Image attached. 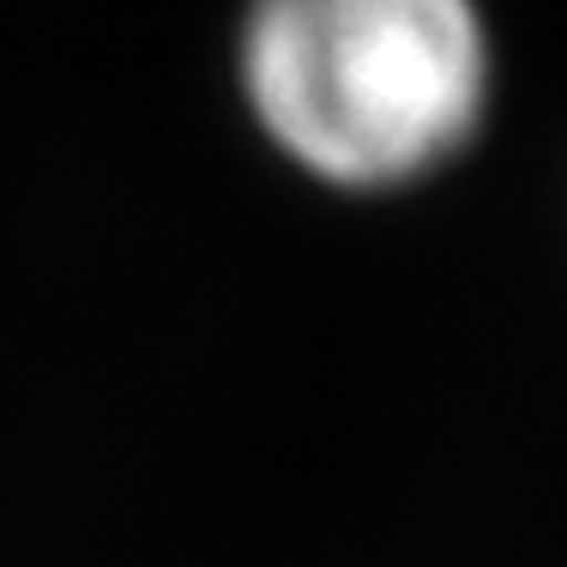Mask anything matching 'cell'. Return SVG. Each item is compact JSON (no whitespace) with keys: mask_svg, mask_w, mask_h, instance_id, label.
<instances>
[{"mask_svg":"<svg viewBox=\"0 0 567 567\" xmlns=\"http://www.w3.org/2000/svg\"><path fill=\"white\" fill-rule=\"evenodd\" d=\"M241 91L308 175L404 187L477 133L489 37L458 0H278L248 19Z\"/></svg>","mask_w":567,"mask_h":567,"instance_id":"1","label":"cell"}]
</instances>
